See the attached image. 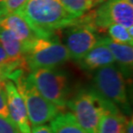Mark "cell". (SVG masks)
I'll list each match as a JSON object with an SVG mask.
<instances>
[{"mask_svg":"<svg viewBox=\"0 0 133 133\" xmlns=\"http://www.w3.org/2000/svg\"><path fill=\"white\" fill-rule=\"evenodd\" d=\"M70 59L65 45L54 38H37L26 49L24 60L29 71L58 68Z\"/></svg>","mask_w":133,"mask_h":133,"instance_id":"obj_6","label":"cell"},{"mask_svg":"<svg viewBox=\"0 0 133 133\" xmlns=\"http://www.w3.org/2000/svg\"><path fill=\"white\" fill-rule=\"evenodd\" d=\"M4 87L10 119L19 130L20 133H30V123L23 97L11 81L5 79Z\"/></svg>","mask_w":133,"mask_h":133,"instance_id":"obj_9","label":"cell"},{"mask_svg":"<svg viewBox=\"0 0 133 133\" xmlns=\"http://www.w3.org/2000/svg\"><path fill=\"white\" fill-rule=\"evenodd\" d=\"M29 23L39 38H54L55 31L75 23L77 17L61 0H28L17 11Z\"/></svg>","mask_w":133,"mask_h":133,"instance_id":"obj_1","label":"cell"},{"mask_svg":"<svg viewBox=\"0 0 133 133\" xmlns=\"http://www.w3.org/2000/svg\"><path fill=\"white\" fill-rule=\"evenodd\" d=\"M105 99L94 88H81L68 100L66 106L87 133H97Z\"/></svg>","mask_w":133,"mask_h":133,"instance_id":"obj_4","label":"cell"},{"mask_svg":"<svg viewBox=\"0 0 133 133\" xmlns=\"http://www.w3.org/2000/svg\"><path fill=\"white\" fill-rule=\"evenodd\" d=\"M109 38L113 42L123 44H133V37L130 35L128 29L119 24H111L106 29Z\"/></svg>","mask_w":133,"mask_h":133,"instance_id":"obj_17","label":"cell"},{"mask_svg":"<svg viewBox=\"0 0 133 133\" xmlns=\"http://www.w3.org/2000/svg\"><path fill=\"white\" fill-rule=\"evenodd\" d=\"M28 0H4L0 2V17L17 12Z\"/></svg>","mask_w":133,"mask_h":133,"instance_id":"obj_18","label":"cell"},{"mask_svg":"<svg viewBox=\"0 0 133 133\" xmlns=\"http://www.w3.org/2000/svg\"><path fill=\"white\" fill-rule=\"evenodd\" d=\"M29 78L38 92L49 102L65 111L69 96V81L65 71L54 68H39L31 71Z\"/></svg>","mask_w":133,"mask_h":133,"instance_id":"obj_3","label":"cell"},{"mask_svg":"<svg viewBox=\"0 0 133 133\" xmlns=\"http://www.w3.org/2000/svg\"><path fill=\"white\" fill-rule=\"evenodd\" d=\"M0 117L10 119L7 105L6 92H5L4 81L0 82ZM11 120V119H10Z\"/></svg>","mask_w":133,"mask_h":133,"instance_id":"obj_19","label":"cell"},{"mask_svg":"<svg viewBox=\"0 0 133 133\" xmlns=\"http://www.w3.org/2000/svg\"><path fill=\"white\" fill-rule=\"evenodd\" d=\"M99 42L105 44L110 49L117 66L125 79H131L133 70V48L131 45L115 42L108 36H101Z\"/></svg>","mask_w":133,"mask_h":133,"instance_id":"obj_10","label":"cell"},{"mask_svg":"<svg viewBox=\"0 0 133 133\" xmlns=\"http://www.w3.org/2000/svg\"><path fill=\"white\" fill-rule=\"evenodd\" d=\"M127 118L118 106L105 99L97 133H124Z\"/></svg>","mask_w":133,"mask_h":133,"instance_id":"obj_12","label":"cell"},{"mask_svg":"<svg viewBox=\"0 0 133 133\" xmlns=\"http://www.w3.org/2000/svg\"><path fill=\"white\" fill-rule=\"evenodd\" d=\"M13 63L8 66H0V82L4 81L5 79H8V76H9L10 71V66H11Z\"/></svg>","mask_w":133,"mask_h":133,"instance_id":"obj_23","label":"cell"},{"mask_svg":"<svg viewBox=\"0 0 133 133\" xmlns=\"http://www.w3.org/2000/svg\"><path fill=\"white\" fill-rule=\"evenodd\" d=\"M1 1H4V0H0V2H1Z\"/></svg>","mask_w":133,"mask_h":133,"instance_id":"obj_26","label":"cell"},{"mask_svg":"<svg viewBox=\"0 0 133 133\" xmlns=\"http://www.w3.org/2000/svg\"><path fill=\"white\" fill-rule=\"evenodd\" d=\"M0 27L14 34L24 44L26 49L34 41L39 38L25 18L17 12L0 17Z\"/></svg>","mask_w":133,"mask_h":133,"instance_id":"obj_11","label":"cell"},{"mask_svg":"<svg viewBox=\"0 0 133 133\" xmlns=\"http://www.w3.org/2000/svg\"><path fill=\"white\" fill-rule=\"evenodd\" d=\"M65 29L64 45L69 53L70 59L76 62L96 46L101 38L94 28L81 23L78 17L74 24Z\"/></svg>","mask_w":133,"mask_h":133,"instance_id":"obj_8","label":"cell"},{"mask_svg":"<svg viewBox=\"0 0 133 133\" xmlns=\"http://www.w3.org/2000/svg\"><path fill=\"white\" fill-rule=\"evenodd\" d=\"M79 68L85 71L95 72L104 66L114 64L113 55L105 44L99 43L87 52L81 60L77 61Z\"/></svg>","mask_w":133,"mask_h":133,"instance_id":"obj_13","label":"cell"},{"mask_svg":"<svg viewBox=\"0 0 133 133\" xmlns=\"http://www.w3.org/2000/svg\"><path fill=\"white\" fill-rule=\"evenodd\" d=\"M0 133H20V131L10 119L0 117Z\"/></svg>","mask_w":133,"mask_h":133,"instance_id":"obj_20","label":"cell"},{"mask_svg":"<svg viewBox=\"0 0 133 133\" xmlns=\"http://www.w3.org/2000/svg\"><path fill=\"white\" fill-rule=\"evenodd\" d=\"M26 70L16 72L10 81L15 84L17 91L23 97L30 124L36 126L46 124L62 111L40 94L28 74H26Z\"/></svg>","mask_w":133,"mask_h":133,"instance_id":"obj_2","label":"cell"},{"mask_svg":"<svg viewBox=\"0 0 133 133\" xmlns=\"http://www.w3.org/2000/svg\"><path fill=\"white\" fill-rule=\"evenodd\" d=\"M88 13L99 34L105 33L111 24H119L126 29L133 27V5L125 0H105Z\"/></svg>","mask_w":133,"mask_h":133,"instance_id":"obj_7","label":"cell"},{"mask_svg":"<svg viewBox=\"0 0 133 133\" xmlns=\"http://www.w3.org/2000/svg\"><path fill=\"white\" fill-rule=\"evenodd\" d=\"M0 45L12 62H22L24 60L25 46L10 30L0 27Z\"/></svg>","mask_w":133,"mask_h":133,"instance_id":"obj_14","label":"cell"},{"mask_svg":"<svg viewBox=\"0 0 133 133\" xmlns=\"http://www.w3.org/2000/svg\"><path fill=\"white\" fill-rule=\"evenodd\" d=\"M105 0H92V2H94V5L96 6V5L98 4H102L103 2H105Z\"/></svg>","mask_w":133,"mask_h":133,"instance_id":"obj_24","label":"cell"},{"mask_svg":"<svg viewBox=\"0 0 133 133\" xmlns=\"http://www.w3.org/2000/svg\"><path fill=\"white\" fill-rule=\"evenodd\" d=\"M64 7L75 17L89 11L95 5L92 0H61Z\"/></svg>","mask_w":133,"mask_h":133,"instance_id":"obj_16","label":"cell"},{"mask_svg":"<svg viewBox=\"0 0 133 133\" xmlns=\"http://www.w3.org/2000/svg\"><path fill=\"white\" fill-rule=\"evenodd\" d=\"M30 133H53L51 126L49 124H40L36 125L31 129Z\"/></svg>","mask_w":133,"mask_h":133,"instance_id":"obj_21","label":"cell"},{"mask_svg":"<svg viewBox=\"0 0 133 133\" xmlns=\"http://www.w3.org/2000/svg\"><path fill=\"white\" fill-rule=\"evenodd\" d=\"M125 1H126L127 3H128V4L133 5V0H125Z\"/></svg>","mask_w":133,"mask_h":133,"instance_id":"obj_25","label":"cell"},{"mask_svg":"<svg viewBox=\"0 0 133 133\" xmlns=\"http://www.w3.org/2000/svg\"><path fill=\"white\" fill-rule=\"evenodd\" d=\"M49 125L53 133H87L71 112H60Z\"/></svg>","mask_w":133,"mask_h":133,"instance_id":"obj_15","label":"cell"},{"mask_svg":"<svg viewBox=\"0 0 133 133\" xmlns=\"http://www.w3.org/2000/svg\"><path fill=\"white\" fill-rule=\"evenodd\" d=\"M13 62H17L10 61V58L8 57L6 52L4 51L3 47L0 45V66H8L10 65Z\"/></svg>","mask_w":133,"mask_h":133,"instance_id":"obj_22","label":"cell"},{"mask_svg":"<svg viewBox=\"0 0 133 133\" xmlns=\"http://www.w3.org/2000/svg\"><path fill=\"white\" fill-rule=\"evenodd\" d=\"M125 81L115 64L108 65L95 71L94 88L103 98L118 106L123 113L130 115L131 112Z\"/></svg>","mask_w":133,"mask_h":133,"instance_id":"obj_5","label":"cell"}]
</instances>
